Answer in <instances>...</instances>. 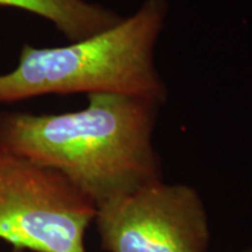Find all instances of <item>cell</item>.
Segmentation results:
<instances>
[{"label":"cell","mask_w":252,"mask_h":252,"mask_svg":"<svg viewBox=\"0 0 252 252\" xmlns=\"http://www.w3.org/2000/svg\"><path fill=\"white\" fill-rule=\"evenodd\" d=\"M160 104L88 94L86 108L58 115L0 113V146L60 173L98 208L163 180L153 143Z\"/></svg>","instance_id":"1"},{"label":"cell","mask_w":252,"mask_h":252,"mask_svg":"<svg viewBox=\"0 0 252 252\" xmlns=\"http://www.w3.org/2000/svg\"><path fill=\"white\" fill-rule=\"evenodd\" d=\"M168 0H144L117 25L61 47H21L17 67L0 74V104L45 94H117L160 105L168 89L156 67V47Z\"/></svg>","instance_id":"2"},{"label":"cell","mask_w":252,"mask_h":252,"mask_svg":"<svg viewBox=\"0 0 252 252\" xmlns=\"http://www.w3.org/2000/svg\"><path fill=\"white\" fill-rule=\"evenodd\" d=\"M0 7L23 9L43 18L69 42L102 33L123 19L113 9L89 0H0Z\"/></svg>","instance_id":"5"},{"label":"cell","mask_w":252,"mask_h":252,"mask_svg":"<svg viewBox=\"0 0 252 252\" xmlns=\"http://www.w3.org/2000/svg\"><path fill=\"white\" fill-rule=\"evenodd\" d=\"M243 252H252V247H250L249 249H247V250H244Z\"/></svg>","instance_id":"6"},{"label":"cell","mask_w":252,"mask_h":252,"mask_svg":"<svg viewBox=\"0 0 252 252\" xmlns=\"http://www.w3.org/2000/svg\"><path fill=\"white\" fill-rule=\"evenodd\" d=\"M96 214L62 174L0 146V241L14 252H87Z\"/></svg>","instance_id":"3"},{"label":"cell","mask_w":252,"mask_h":252,"mask_svg":"<svg viewBox=\"0 0 252 252\" xmlns=\"http://www.w3.org/2000/svg\"><path fill=\"white\" fill-rule=\"evenodd\" d=\"M105 252H209L206 206L191 186L159 181L97 208Z\"/></svg>","instance_id":"4"}]
</instances>
